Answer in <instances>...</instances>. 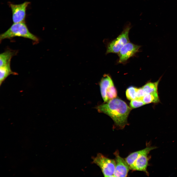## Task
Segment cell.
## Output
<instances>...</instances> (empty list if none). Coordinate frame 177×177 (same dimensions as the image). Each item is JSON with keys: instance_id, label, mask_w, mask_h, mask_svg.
I'll return each instance as SVG.
<instances>
[{"instance_id": "cell-1", "label": "cell", "mask_w": 177, "mask_h": 177, "mask_svg": "<svg viewBox=\"0 0 177 177\" xmlns=\"http://www.w3.org/2000/svg\"><path fill=\"white\" fill-rule=\"evenodd\" d=\"M96 109L99 112L109 116L117 128L122 129L128 125V117L131 109L121 99L115 98L110 100L98 106Z\"/></svg>"}, {"instance_id": "cell-2", "label": "cell", "mask_w": 177, "mask_h": 177, "mask_svg": "<svg viewBox=\"0 0 177 177\" xmlns=\"http://www.w3.org/2000/svg\"><path fill=\"white\" fill-rule=\"evenodd\" d=\"M15 37L30 39L36 43L39 41V38L30 31L25 22L14 23L7 31L0 35V41Z\"/></svg>"}, {"instance_id": "cell-3", "label": "cell", "mask_w": 177, "mask_h": 177, "mask_svg": "<svg viewBox=\"0 0 177 177\" xmlns=\"http://www.w3.org/2000/svg\"><path fill=\"white\" fill-rule=\"evenodd\" d=\"M92 160V163L100 168L104 177H114L116 166L115 160L109 158L101 153L93 157Z\"/></svg>"}, {"instance_id": "cell-4", "label": "cell", "mask_w": 177, "mask_h": 177, "mask_svg": "<svg viewBox=\"0 0 177 177\" xmlns=\"http://www.w3.org/2000/svg\"><path fill=\"white\" fill-rule=\"evenodd\" d=\"M131 28L130 24H128L118 36L109 43L107 46L106 54L118 53L122 47L129 42V34Z\"/></svg>"}, {"instance_id": "cell-5", "label": "cell", "mask_w": 177, "mask_h": 177, "mask_svg": "<svg viewBox=\"0 0 177 177\" xmlns=\"http://www.w3.org/2000/svg\"><path fill=\"white\" fill-rule=\"evenodd\" d=\"M157 147L147 145L141 151L134 162L132 170L143 171L148 176L149 173L147 170L148 165V162L150 157L148 155L152 150L156 149Z\"/></svg>"}, {"instance_id": "cell-6", "label": "cell", "mask_w": 177, "mask_h": 177, "mask_svg": "<svg viewBox=\"0 0 177 177\" xmlns=\"http://www.w3.org/2000/svg\"><path fill=\"white\" fill-rule=\"evenodd\" d=\"M30 3L29 2L25 1L19 4H10L13 23L25 22L26 9Z\"/></svg>"}, {"instance_id": "cell-7", "label": "cell", "mask_w": 177, "mask_h": 177, "mask_svg": "<svg viewBox=\"0 0 177 177\" xmlns=\"http://www.w3.org/2000/svg\"><path fill=\"white\" fill-rule=\"evenodd\" d=\"M115 156V168L114 177H126L130 168L125 159L119 155L118 150L114 153Z\"/></svg>"}, {"instance_id": "cell-8", "label": "cell", "mask_w": 177, "mask_h": 177, "mask_svg": "<svg viewBox=\"0 0 177 177\" xmlns=\"http://www.w3.org/2000/svg\"><path fill=\"white\" fill-rule=\"evenodd\" d=\"M141 46L129 42L125 44L118 53V63H123L138 52Z\"/></svg>"}, {"instance_id": "cell-9", "label": "cell", "mask_w": 177, "mask_h": 177, "mask_svg": "<svg viewBox=\"0 0 177 177\" xmlns=\"http://www.w3.org/2000/svg\"><path fill=\"white\" fill-rule=\"evenodd\" d=\"M113 83L111 77L108 74H104L101 80L100 84L101 92L102 98L105 103L108 101L106 96L107 90Z\"/></svg>"}, {"instance_id": "cell-10", "label": "cell", "mask_w": 177, "mask_h": 177, "mask_svg": "<svg viewBox=\"0 0 177 177\" xmlns=\"http://www.w3.org/2000/svg\"><path fill=\"white\" fill-rule=\"evenodd\" d=\"M17 51L11 49H7L0 55V67L10 63L12 58L16 55Z\"/></svg>"}, {"instance_id": "cell-11", "label": "cell", "mask_w": 177, "mask_h": 177, "mask_svg": "<svg viewBox=\"0 0 177 177\" xmlns=\"http://www.w3.org/2000/svg\"><path fill=\"white\" fill-rule=\"evenodd\" d=\"M18 74L13 72L10 67V63L0 67V86L8 77L11 74L17 75Z\"/></svg>"}, {"instance_id": "cell-12", "label": "cell", "mask_w": 177, "mask_h": 177, "mask_svg": "<svg viewBox=\"0 0 177 177\" xmlns=\"http://www.w3.org/2000/svg\"><path fill=\"white\" fill-rule=\"evenodd\" d=\"M162 77L156 82H148L142 87L146 94L158 92V85Z\"/></svg>"}, {"instance_id": "cell-13", "label": "cell", "mask_w": 177, "mask_h": 177, "mask_svg": "<svg viewBox=\"0 0 177 177\" xmlns=\"http://www.w3.org/2000/svg\"><path fill=\"white\" fill-rule=\"evenodd\" d=\"M142 100L145 104L159 102L160 100L158 92L146 94Z\"/></svg>"}, {"instance_id": "cell-14", "label": "cell", "mask_w": 177, "mask_h": 177, "mask_svg": "<svg viewBox=\"0 0 177 177\" xmlns=\"http://www.w3.org/2000/svg\"><path fill=\"white\" fill-rule=\"evenodd\" d=\"M137 88L133 86H130L127 89L126 92V95L128 99L131 101L137 99Z\"/></svg>"}, {"instance_id": "cell-15", "label": "cell", "mask_w": 177, "mask_h": 177, "mask_svg": "<svg viewBox=\"0 0 177 177\" xmlns=\"http://www.w3.org/2000/svg\"><path fill=\"white\" fill-rule=\"evenodd\" d=\"M117 94L116 89L113 83L109 87L106 91V96L108 101L116 98Z\"/></svg>"}, {"instance_id": "cell-16", "label": "cell", "mask_w": 177, "mask_h": 177, "mask_svg": "<svg viewBox=\"0 0 177 177\" xmlns=\"http://www.w3.org/2000/svg\"><path fill=\"white\" fill-rule=\"evenodd\" d=\"M145 104L143 100L139 99H136L131 100L130 105L131 108H136Z\"/></svg>"}, {"instance_id": "cell-17", "label": "cell", "mask_w": 177, "mask_h": 177, "mask_svg": "<svg viewBox=\"0 0 177 177\" xmlns=\"http://www.w3.org/2000/svg\"><path fill=\"white\" fill-rule=\"evenodd\" d=\"M145 95L142 87L137 88V98L142 100Z\"/></svg>"}]
</instances>
